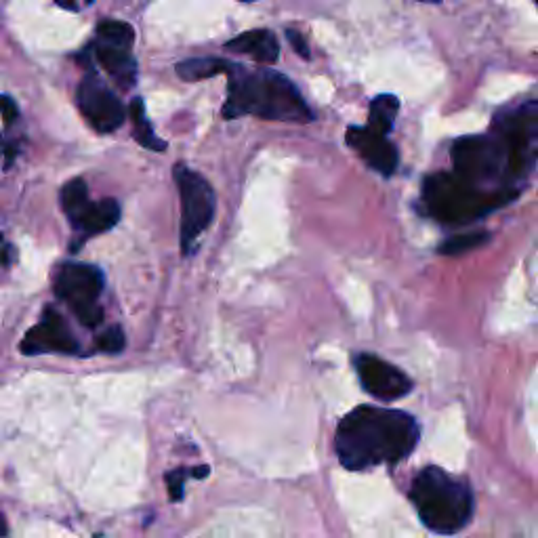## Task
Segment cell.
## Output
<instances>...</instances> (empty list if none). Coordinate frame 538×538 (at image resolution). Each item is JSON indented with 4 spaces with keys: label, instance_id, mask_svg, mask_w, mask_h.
Returning <instances> with one entry per match:
<instances>
[{
    "label": "cell",
    "instance_id": "obj_1",
    "mask_svg": "<svg viewBox=\"0 0 538 538\" xmlns=\"http://www.w3.org/2000/svg\"><path fill=\"white\" fill-rule=\"evenodd\" d=\"M421 438L417 419L404 410L358 406L337 427L335 450L349 471L396 465L410 457Z\"/></svg>",
    "mask_w": 538,
    "mask_h": 538
},
{
    "label": "cell",
    "instance_id": "obj_2",
    "mask_svg": "<svg viewBox=\"0 0 538 538\" xmlns=\"http://www.w3.org/2000/svg\"><path fill=\"white\" fill-rule=\"evenodd\" d=\"M227 101L223 118L234 120L253 114L265 120L305 124L314 120L303 95L286 76L259 68L248 70L240 64H227Z\"/></svg>",
    "mask_w": 538,
    "mask_h": 538
},
{
    "label": "cell",
    "instance_id": "obj_3",
    "mask_svg": "<svg viewBox=\"0 0 538 538\" xmlns=\"http://www.w3.org/2000/svg\"><path fill=\"white\" fill-rule=\"evenodd\" d=\"M410 501L421 522L436 534H457L473 520L471 486L440 467H427L417 475L410 486Z\"/></svg>",
    "mask_w": 538,
    "mask_h": 538
},
{
    "label": "cell",
    "instance_id": "obj_4",
    "mask_svg": "<svg viewBox=\"0 0 538 538\" xmlns=\"http://www.w3.org/2000/svg\"><path fill=\"white\" fill-rule=\"evenodd\" d=\"M452 164L454 173L475 188L520 196L522 181L515 177L509 146L494 131L490 135H467L454 141Z\"/></svg>",
    "mask_w": 538,
    "mask_h": 538
},
{
    "label": "cell",
    "instance_id": "obj_5",
    "mask_svg": "<svg viewBox=\"0 0 538 538\" xmlns=\"http://www.w3.org/2000/svg\"><path fill=\"white\" fill-rule=\"evenodd\" d=\"M423 200L427 213L444 225H465L515 200L513 194L488 192L461 179L457 173H433L425 179Z\"/></svg>",
    "mask_w": 538,
    "mask_h": 538
},
{
    "label": "cell",
    "instance_id": "obj_6",
    "mask_svg": "<svg viewBox=\"0 0 538 538\" xmlns=\"http://www.w3.org/2000/svg\"><path fill=\"white\" fill-rule=\"evenodd\" d=\"M175 181L181 196V253L190 257L206 227L213 223L217 198L211 183L185 164L175 167Z\"/></svg>",
    "mask_w": 538,
    "mask_h": 538
},
{
    "label": "cell",
    "instance_id": "obj_7",
    "mask_svg": "<svg viewBox=\"0 0 538 538\" xmlns=\"http://www.w3.org/2000/svg\"><path fill=\"white\" fill-rule=\"evenodd\" d=\"M492 131L509 146L515 177L522 183L532 175L538 154V103L534 99L494 116Z\"/></svg>",
    "mask_w": 538,
    "mask_h": 538
},
{
    "label": "cell",
    "instance_id": "obj_8",
    "mask_svg": "<svg viewBox=\"0 0 538 538\" xmlns=\"http://www.w3.org/2000/svg\"><path fill=\"white\" fill-rule=\"evenodd\" d=\"M103 291L101 269L87 263L61 265L55 278V295L70 305L80 324L97 328L103 322V309L97 299Z\"/></svg>",
    "mask_w": 538,
    "mask_h": 538
},
{
    "label": "cell",
    "instance_id": "obj_9",
    "mask_svg": "<svg viewBox=\"0 0 538 538\" xmlns=\"http://www.w3.org/2000/svg\"><path fill=\"white\" fill-rule=\"evenodd\" d=\"M76 99L82 116L97 133H114L127 120L122 101L93 72L82 78Z\"/></svg>",
    "mask_w": 538,
    "mask_h": 538
},
{
    "label": "cell",
    "instance_id": "obj_10",
    "mask_svg": "<svg viewBox=\"0 0 538 538\" xmlns=\"http://www.w3.org/2000/svg\"><path fill=\"white\" fill-rule=\"evenodd\" d=\"M358 379L366 393L379 402H396L412 391V381L404 370L372 354L354 358Z\"/></svg>",
    "mask_w": 538,
    "mask_h": 538
},
{
    "label": "cell",
    "instance_id": "obj_11",
    "mask_svg": "<svg viewBox=\"0 0 538 538\" xmlns=\"http://www.w3.org/2000/svg\"><path fill=\"white\" fill-rule=\"evenodd\" d=\"M345 141L349 148H354L358 152V156L372 171L381 173L383 177H391L396 173L400 154L398 148L389 141V135L366 124V127H349Z\"/></svg>",
    "mask_w": 538,
    "mask_h": 538
},
{
    "label": "cell",
    "instance_id": "obj_12",
    "mask_svg": "<svg viewBox=\"0 0 538 538\" xmlns=\"http://www.w3.org/2000/svg\"><path fill=\"white\" fill-rule=\"evenodd\" d=\"M78 349V341L72 337L68 324L55 309H47L43 322L30 328L22 341V351L26 356L49 354V351H55V354H76Z\"/></svg>",
    "mask_w": 538,
    "mask_h": 538
},
{
    "label": "cell",
    "instance_id": "obj_13",
    "mask_svg": "<svg viewBox=\"0 0 538 538\" xmlns=\"http://www.w3.org/2000/svg\"><path fill=\"white\" fill-rule=\"evenodd\" d=\"M95 57L101 64V68L106 70L122 89H131L137 82V61L131 53L129 47H118V45H108V43H97L93 45Z\"/></svg>",
    "mask_w": 538,
    "mask_h": 538
},
{
    "label": "cell",
    "instance_id": "obj_14",
    "mask_svg": "<svg viewBox=\"0 0 538 538\" xmlns=\"http://www.w3.org/2000/svg\"><path fill=\"white\" fill-rule=\"evenodd\" d=\"M80 234L95 236L112 230L120 221V204L114 198H106L99 202H87L82 209L70 219Z\"/></svg>",
    "mask_w": 538,
    "mask_h": 538
},
{
    "label": "cell",
    "instance_id": "obj_15",
    "mask_svg": "<svg viewBox=\"0 0 538 538\" xmlns=\"http://www.w3.org/2000/svg\"><path fill=\"white\" fill-rule=\"evenodd\" d=\"M225 49L253 57L259 64H274L280 57L278 38L269 30H248L225 43Z\"/></svg>",
    "mask_w": 538,
    "mask_h": 538
},
{
    "label": "cell",
    "instance_id": "obj_16",
    "mask_svg": "<svg viewBox=\"0 0 538 538\" xmlns=\"http://www.w3.org/2000/svg\"><path fill=\"white\" fill-rule=\"evenodd\" d=\"M131 118H133V137L137 139L139 146H143L146 150H152V152H158V154L169 148L167 141H162L154 133V127L146 116V106H143L141 97H137L131 103Z\"/></svg>",
    "mask_w": 538,
    "mask_h": 538
},
{
    "label": "cell",
    "instance_id": "obj_17",
    "mask_svg": "<svg viewBox=\"0 0 538 538\" xmlns=\"http://www.w3.org/2000/svg\"><path fill=\"white\" fill-rule=\"evenodd\" d=\"M227 64L230 61L219 59V57H194V59H185L177 64V76L181 80L188 82H198L204 78H213L219 74H225Z\"/></svg>",
    "mask_w": 538,
    "mask_h": 538
},
{
    "label": "cell",
    "instance_id": "obj_18",
    "mask_svg": "<svg viewBox=\"0 0 538 538\" xmlns=\"http://www.w3.org/2000/svg\"><path fill=\"white\" fill-rule=\"evenodd\" d=\"M398 112H400V99L396 95H389V93L379 95L370 101L368 124L372 129L389 135L393 129V122H396Z\"/></svg>",
    "mask_w": 538,
    "mask_h": 538
},
{
    "label": "cell",
    "instance_id": "obj_19",
    "mask_svg": "<svg viewBox=\"0 0 538 538\" xmlns=\"http://www.w3.org/2000/svg\"><path fill=\"white\" fill-rule=\"evenodd\" d=\"M97 40H99V43L133 49L135 30L129 24H124V22H116V19H106V22H101L97 26Z\"/></svg>",
    "mask_w": 538,
    "mask_h": 538
},
{
    "label": "cell",
    "instance_id": "obj_20",
    "mask_svg": "<svg viewBox=\"0 0 538 538\" xmlns=\"http://www.w3.org/2000/svg\"><path fill=\"white\" fill-rule=\"evenodd\" d=\"M87 202H89V188L82 179L68 181L64 185V190H61V206H64V213L68 215V219H72Z\"/></svg>",
    "mask_w": 538,
    "mask_h": 538
},
{
    "label": "cell",
    "instance_id": "obj_21",
    "mask_svg": "<svg viewBox=\"0 0 538 538\" xmlns=\"http://www.w3.org/2000/svg\"><path fill=\"white\" fill-rule=\"evenodd\" d=\"M490 240L488 232H473V234H461V236H452L446 242L440 244V255H461L467 251H473V248L482 246L484 242Z\"/></svg>",
    "mask_w": 538,
    "mask_h": 538
},
{
    "label": "cell",
    "instance_id": "obj_22",
    "mask_svg": "<svg viewBox=\"0 0 538 538\" xmlns=\"http://www.w3.org/2000/svg\"><path fill=\"white\" fill-rule=\"evenodd\" d=\"M209 475V467H194V469H177V471H171L167 473V486H169V496L171 501H181L183 499V488H185V482H188L190 478H196V480H202Z\"/></svg>",
    "mask_w": 538,
    "mask_h": 538
},
{
    "label": "cell",
    "instance_id": "obj_23",
    "mask_svg": "<svg viewBox=\"0 0 538 538\" xmlns=\"http://www.w3.org/2000/svg\"><path fill=\"white\" fill-rule=\"evenodd\" d=\"M124 345H127V339H124L120 326H110L108 330H103L101 337L97 339V349L106 351V354H120Z\"/></svg>",
    "mask_w": 538,
    "mask_h": 538
},
{
    "label": "cell",
    "instance_id": "obj_24",
    "mask_svg": "<svg viewBox=\"0 0 538 538\" xmlns=\"http://www.w3.org/2000/svg\"><path fill=\"white\" fill-rule=\"evenodd\" d=\"M0 114H3V118H5V122H7V124H13V122L17 120L19 110H17L15 101H13L11 97H7V95L0 97Z\"/></svg>",
    "mask_w": 538,
    "mask_h": 538
},
{
    "label": "cell",
    "instance_id": "obj_25",
    "mask_svg": "<svg viewBox=\"0 0 538 538\" xmlns=\"http://www.w3.org/2000/svg\"><path fill=\"white\" fill-rule=\"evenodd\" d=\"M286 38L291 40L293 49H295L303 59H309V47H307V43H305L303 34H299L297 30H286Z\"/></svg>",
    "mask_w": 538,
    "mask_h": 538
},
{
    "label": "cell",
    "instance_id": "obj_26",
    "mask_svg": "<svg viewBox=\"0 0 538 538\" xmlns=\"http://www.w3.org/2000/svg\"><path fill=\"white\" fill-rule=\"evenodd\" d=\"M57 3H59L61 7H64V9H70V11L76 9V0H57Z\"/></svg>",
    "mask_w": 538,
    "mask_h": 538
},
{
    "label": "cell",
    "instance_id": "obj_27",
    "mask_svg": "<svg viewBox=\"0 0 538 538\" xmlns=\"http://www.w3.org/2000/svg\"><path fill=\"white\" fill-rule=\"evenodd\" d=\"M419 3H425V5H438V3H442V0H419Z\"/></svg>",
    "mask_w": 538,
    "mask_h": 538
},
{
    "label": "cell",
    "instance_id": "obj_28",
    "mask_svg": "<svg viewBox=\"0 0 538 538\" xmlns=\"http://www.w3.org/2000/svg\"><path fill=\"white\" fill-rule=\"evenodd\" d=\"M240 3H253V0H240Z\"/></svg>",
    "mask_w": 538,
    "mask_h": 538
},
{
    "label": "cell",
    "instance_id": "obj_29",
    "mask_svg": "<svg viewBox=\"0 0 538 538\" xmlns=\"http://www.w3.org/2000/svg\"><path fill=\"white\" fill-rule=\"evenodd\" d=\"M5 534V530H3V526H0V536H3Z\"/></svg>",
    "mask_w": 538,
    "mask_h": 538
},
{
    "label": "cell",
    "instance_id": "obj_30",
    "mask_svg": "<svg viewBox=\"0 0 538 538\" xmlns=\"http://www.w3.org/2000/svg\"><path fill=\"white\" fill-rule=\"evenodd\" d=\"M89 3H91V0H89Z\"/></svg>",
    "mask_w": 538,
    "mask_h": 538
}]
</instances>
